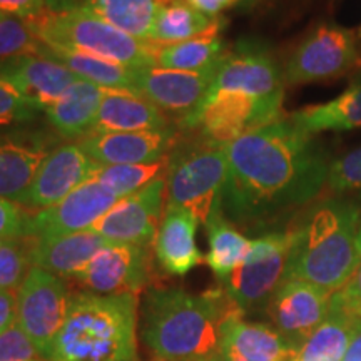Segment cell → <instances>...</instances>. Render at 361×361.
Here are the masks:
<instances>
[{
    "mask_svg": "<svg viewBox=\"0 0 361 361\" xmlns=\"http://www.w3.org/2000/svg\"><path fill=\"white\" fill-rule=\"evenodd\" d=\"M314 135L283 117L226 146L224 218L246 229H266L318 201L331 161Z\"/></svg>",
    "mask_w": 361,
    "mask_h": 361,
    "instance_id": "6da1fadb",
    "label": "cell"
},
{
    "mask_svg": "<svg viewBox=\"0 0 361 361\" xmlns=\"http://www.w3.org/2000/svg\"><path fill=\"white\" fill-rule=\"evenodd\" d=\"M238 310L223 286L200 295L151 286L142 301L141 340L152 361H213L224 324Z\"/></svg>",
    "mask_w": 361,
    "mask_h": 361,
    "instance_id": "7a4b0ae2",
    "label": "cell"
},
{
    "mask_svg": "<svg viewBox=\"0 0 361 361\" xmlns=\"http://www.w3.org/2000/svg\"><path fill=\"white\" fill-rule=\"evenodd\" d=\"M361 209L345 197L316 201L296 216L284 279H301L335 295L361 264Z\"/></svg>",
    "mask_w": 361,
    "mask_h": 361,
    "instance_id": "3957f363",
    "label": "cell"
},
{
    "mask_svg": "<svg viewBox=\"0 0 361 361\" xmlns=\"http://www.w3.org/2000/svg\"><path fill=\"white\" fill-rule=\"evenodd\" d=\"M139 295L71 296L49 361H139Z\"/></svg>",
    "mask_w": 361,
    "mask_h": 361,
    "instance_id": "277c9868",
    "label": "cell"
},
{
    "mask_svg": "<svg viewBox=\"0 0 361 361\" xmlns=\"http://www.w3.org/2000/svg\"><path fill=\"white\" fill-rule=\"evenodd\" d=\"M24 22L30 32L49 47L85 52L134 69L156 67L154 45L121 32L80 7L62 12L47 8Z\"/></svg>",
    "mask_w": 361,
    "mask_h": 361,
    "instance_id": "5b68a950",
    "label": "cell"
},
{
    "mask_svg": "<svg viewBox=\"0 0 361 361\" xmlns=\"http://www.w3.org/2000/svg\"><path fill=\"white\" fill-rule=\"evenodd\" d=\"M226 173V147L204 141L178 144L171 152L166 173V209L189 211L206 226L221 213Z\"/></svg>",
    "mask_w": 361,
    "mask_h": 361,
    "instance_id": "8992f818",
    "label": "cell"
},
{
    "mask_svg": "<svg viewBox=\"0 0 361 361\" xmlns=\"http://www.w3.org/2000/svg\"><path fill=\"white\" fill-rule=\"evenodd\" d=\"M291 241L290 228L252 239L245 261L223 283L226 293L245 314L264 311L284 281Z\"/></svg>",
    "mask_w": 361,
    "mask_h": 361,
    "instance_id": "52a82bcc",
    "label": "cell"
},
{
    "mask_svg": "<svg viewBox=\"0 0 361 361\" xmlns=\"http://www.w3.org/2000/svg\"><path fill=\"white\" fill-rule=\"evenodd\" d=\"M283 119V99H259L238 90H209L192 129L211 146L229 144Z\"/></svg>",
    "mask_w": 361,
    "mask_h": 361,
    "instance_id": "ba28073f",
    "label": "cell"
},
{
    "mask_svg": "<svg viewBox=\"0 0 361 361\" xmlns=\"http://www.w3.org/2000/svg\"><path fill=\"white\" fill-rule=\"evenodd\" d=\"M361 71V52L356 35L335 24L318 25L301 40L284 67L290 85L324 82Z\"/></svg>",
    "mask_w": 361,
    "mask_h": 361,
    "instance_id": "9c48e42d",
    "label": "cell"
},
{
    "mask_svg": "<svg viewBox=\"0 0 361 361\" xmlns=\"http://www.w3.org/2000/svg\"><path fill=\"white\" fill-rule=\"evenodd\" d=\"M226 56V54H224ZM223 59L204 71H174L142 67L135 71V96L154 104L179 129H192Z\"/></svg>",
    "mask_w": 361,
    "mask_h": 361,
    "instance_id": "30bf717a",
    "label": "cell"
},
{
    "mask_svg": "<svg viewBox=\"0 0 361 361\" xmlns=\"http://www.w3.org/2000/svg\"><path fill=\"white\" fill-rule=\"evenodd\" d=\"M71 296L64 279L37 266L17 291V324L47 360L66 323Z\"/></svg>",
    "mask_w": 361,
    "mask_h": 361,
    "instance_id": "8fae6325",
    "label": "cell"
},
{
    "mask_svg": "<svg viewBox=\"0 0 361 361\" xmlns=\"http://www.w3.org/2000/svg\"><path fill=\"white\" fill-rule=\"evenodd\" d=\"M154 245L109 243L90 259L74 281L96 295H139L154 286Z\"/></svg>",
    "mask_w": 361,
    "mask_h": 361,
    "instance_id": "7c38bea8",
    "label": "cell"
},
{
    "mask_svg": "<svg viewBox=\"0 0 361 361\" xmlns=\"http://www.w3.org/2000/svg\"><path fill=\"white\" fill-rule=\"evenodd\" d=\"M166 209V176L124 197L90 231L109 243L152 246Z\"/></svg>",
    "mask_w": 361,
    "mask_h": 361,
    "instance_id": "4fadbf2b",
    "label": "cell"
},
{
    "mask_svg": "<svg viewBox=\"0 0 361 361\" xmlns=\"http://www.w3.org/2000/svg\"><path fill=\"white\" fill-rule=\"evenodd\" d=\"M119 201L109 189L92 179L74 189L57 204L29 214L25 234L37 239H51L87 231Z\"/></svg>",
    "mask_w": 361,
    "mask_h": 361,
    "instance_id": "5bb4252c",
    "label": "cell"
},
{
    "mask_svg": "<svg viewBox=\"0 0 361 361\" xmlns=\"http://www.w3.org/2000/svg\"><path fill=\"white\" fill-rule=\"evenodd\" d=\"M331 296L301 279H284L274 291L264 313L269 323L300 350L303 341L324 322Z\"/></svg>",
    "mask_w": 361,
    "mask_h": 361,
    "instance_id": "9a60e30c",
    "label": "cell"
},
{
    "mask_svg": "<svg viewBox=\"0 0 361 361\" xmlns=\"http://www.w3.org/2000/svg\"><path fill=\"white\" fill-rule=\"evenodd\" d=\"M101 166L85 154L79 144H64L52 149L35 173L24 206L40 211L57 204L74 189L96 178Z\"/></svg>",
    "mask_w": 361,
    "mask_h": 361,
    "instance_id": "2e32d148",
    "label": "cell"
},
{
    "mask_svg": "<svg viewBox=\"0 0 361 361\" xmlns=\"http://www.w3.org/2000/svg\"><path fill=\"white\" fill-rule=\"evenodd\" d=\"M179 144L178 129L87 134L79 141L85 154L102 166L151 164L168 159Z\"/></svg>",
    "mask_w": 361,
    "mask_h": 361,
    "instance_id": "e0dca14e",
    "label": "cell"
},
{
    "mask_svg": "<svg viewBox=\"0 0 361 361\" xmlns=\"http://www.w3.org/2000/svg\"><path fill=\"white\" fill-rule=\"evenodd\" d=\"M211 90H238L259 99H283L284 78L264 49L241 44L228 51Z\"/></svg>",
    "mask_w": 361,
    "mask_h": 361,
    "instance_id": "ac0fdd59",
    "label": "cell"
},
{
    "mask_svg": "<svg viewBox=\"0 0 361 361\" xmlns=\"http://www.w3.org/2000/svg\"><path fill=\"white\" fill-rule=\"evenodd\" d=\"M238 310L224 324L219 356L229 361H293L298 348L273 324L246 322Z\"/></svg>",
    "mask_w": 361,
    "mask_h": 361,
    "instance_id": "d6986e66",
    "label": "cell"
},
{
    "mask_svg": "<svg viewBox=\"0 0 361 361\" xmlns=\"http://www.w3.org/2000/svg\"><path fill=\"white\" fill-rule=\"evenodd\" d=\"M0 79L12 84L40 111H47L78 80L61 62L45 56H19L0 61Z\"/></svg>",
    "mask_w": 361,
    "mask_h": 361,
    "instance_id": "ffe728a7",
    "label": "cell"
},
{
    "mask_svg": "<svg viewBox=\"0 0 361 361\" xmlns=\"http://www.w3.org/2000/svg\"><path fill=\"white\" fill-rule=\"evenodd\" d=\"M49 152L42 135L0 134V197L24 204L35 173Z\"/></svg>",
    "mask_w": 361,
    "mask_h": 361,
    "instance_id": "44dd1931",
    "label": "cell"
},
{
    "mask_svg": "<svg viewBox=\"0 0 361 361\" xmlns=\"http://www.w3.org/2000/svg\"><path fill=\"white\" fill-rule=\"evenodd\" d=\"M197 221L189 211L164 209L154 239V255L159 268L169 276H184L202 263L196 245Z\"/></svg>",
    "mask_w": 361,
    "mask_h": 361,
    "instance_id": "7402d4cb",
    "label": "cell"
},
{
    "mask_svg": "<svg viewBox=\"0 0 361 361\" xmlns=\"http://www.w3.org/2000/svg\"><path fill=\"white\" fill-rule=\"evenodd\" d=\"M171 119L154 104L123 90H106L92 133H137L171 129Z\"/></svg>",
    "mask_w": 361,
    "mask_h": 361,
    "instance_id": "603a6c76",
    "label": "cell"
},
{
    "mask_svg": "<svg viewBox=\"0 0 361 361\" xmlns=\"http://www.w3.org/2000/svg\"><path fill=\"white\" fill-rule=\"evenodd\" d=\"M106 245L109 241L90 229L51 239L34 238L32 263L62 279H74Z\"/></svg>",
    "mask_w": 361,
    "mask_h": 361,
    "instance_id": "cb8c5ba5",
    "label": "cell"
},
{
    "mask_svg": "<svg viewBox=\"0 0 361 361\" xmlns=\"http://www.w3.org/2000/svg\"><path fill=\"white\" fill-rule=\"evenodd\" d=\"M104 94L106 89L78 79L45 111L49 124L66 139L85 137L92 133Z\"/></svg>",
    "mask_w": 361,
    "mask_h": 361,
    "instance_id": "d4e9b609",
    "label": "cell"
},
{
    "mask_svg": "<svg viewBox=\"0 0 361 361\" xmlns=\"http://www.w3.org/2000/svg\"><path fill=\"white\" fill-rule=\"evenodd\" d=\"M361 333V314L329 303L324 322L303 341L293 361H341Z\"/></svg>",
    "mask_w": 361,
    "mask_h": 361,
    "instance_id": "484cf974",
    "label": "cell"
},
{
    "mask_svg": "<svg viewBox=\"0 0 361 361\" xmlns=\"http://www.w3.org/2000/svg\"><path fill=\"white\" fill-rule=\"evenodd\" d=\"M40 56L51 57L67 67L78 79L89 80L106 90H123L135 94V71L134 67L117 64L106 59L90 56V54L71 51L62 47H49L42 44Z\"/></svg>",
    "mask_w": 361,
    "mask_h": 361,
    "instance_id": "4316f807",
    "label": "cell"
},
{
    "mask_svg": "<svg viewBox=\"0 0 361 361\" xmlns=\"http://www.w3.org/2000/svg\"><path fill=\"white\" fill-rule=\"evenodd\" d=\"M223 25L224 20L221 17H207L189 6L186 0H164L157 12L149 44L162 47L184 42L221 30Z\"/></svg>",
    "mask_w": 361,
    "mask_h": 361,
    "instance_id": "83f0119b",
    "label": "cell"
},
{
    "mask_svg": "<svg viewBox=\"0 0 361 361\" xmlns=\"http://www.w3.org/2000/svg\"><path fill=\"white\" fill-rule=\"evenodd\" d=\"M290 117L311 134L361 129V74L333 101L303 107Z\"/></svg>",
    "mask_w": 361,
    "mask_h": 361,
    "instance_id": "f1b7e54d",
    "label": "cell"
},
{
    "mask_svg": "<svg viewBox=\"0 0 361 361\" xmlns=\"http://www.w3.org/2000/svg\"><path fill=\"white\" fill-rule=\"evenodd\" d=\"M162 2L164 0H84L79 7L121 32L149 42Z\"/></svg>",
    "mask_w": 361,
    "mask_h": 361,
    "instance_id": "f546056e",
    "label": "cell"
},
{
    "mask_svg": "<svg viewBox=\"0 0 361 361\" xmlns=\"http://www.w3.org/2000/svg\"><path fill=\"white\" fill-rule=\"evenodd\" d=\"M206 228L209 251L204 261L214 273L216 279L223 284L245 261L251 241L241 231H238L231 221L224 218L223 211L207 221Z\"/></svg>",
    "mask_w": 361,
    "mask_h": 361,
    "instance_id": "4dcf8cb0",
    "label": "cell"
},
{
    "mask_svg": "<svg viewBox=\"0 0 361 361\" xmlns=\"http://www.w3.org/2000/svg\"><path fill=\"white\" fill-rule=\"evenodd\" d=\"M219 32L221 30H216L184 42L156 47V67L174 71H204L216 66L228 52Z\"/></svg>",
    "mask_w": 361,
    "mask_h": 361,
    "instance_id": "1f68e13d",
    "label": "cell"
},
{
    "mask_svg": "<svg viewBox=\"0 0 361 361\" xmlns=\"http://www.w3.org/2000/svg\"><path fill=\"white\" fill-rule=\"evenodd\" d=\"M169 157L151 164H123V166H101L96 179L106 186L119 200L139 192L152 180L164 178L168 173Z\"/></svg>",
    "mask_w": 361,
    "mask_h": 361,
    "instance_id": "d6a6232c",
    "label": "cell"
},
{
    "mask_svg": "<svg viewBox=\"0 0 361 361\" xmlns=\"http://www.w3.org/2000/svg\"><path fill=\"white\" fill-rule=\"evenodd\" d=\"M32 236L0 239V290L19 291L20 284L32 269Z\"/></svg>",
    "mask_w": 361,
    "mask_h": 361,
    "instance_id": "836d02e7",
    "label": "cell"
},
{
    "mask_svg": "<svg viewBox=\"0 0 361 361\" xmlns=\"http://www.w3.org/2000/svg\"><path fill=\"white\" fill-rule=\"evenodd\" d=\"M42 42L24 20L0 17V61L19 56H40Z\"/></svg>",
    "mask_w": 361,
    "mask_h": 361,
    "instance_id": "e575fe53",
    "label": "cell"
},
{
    "mask_svg": "<svg viewBox=\"0 0 361 361\" xmlns=\"http://www.w3.org/2000/svg\"><path fill=\"white\" fill-rule=\"evenodd\" d=\"M331 194H343L361 189V147H356L340 159L331 161L326 180Z\"/></svg>",
    "mask_w": 361,
    "mask_h": 361,
    "instance_id": "d590c367",
    "label": "cell"
},
{
    "mask_svg": "<svg viewBox=\"0 0 361 361\" xmlns=\"http://www.w3.org/2000/svg\"><path fill=\"white\" fill-rule=\"evenodd\" d=\"M40 109L7 80L0 79V128L32 121Z\"/></svg>",
    "mask_w": 361,
    "mask_h": 361,
    "instance_id": "8d00e7d4",
    "label": "cell"
},
{
    "mask_svg": "<svg viewBox=\"0 0 361 361\" xmlns=\"http://www.w3.org/2000/svg\"><path fill=\"white\" fill-rule=\"evenodd\" d=\"M0 361H49L19 324L0 333Z\"/></svg>",
    "mask_w": 361,
    "mask_h": 361,
    "instance_id": "74e56055",
    "label": "cell"
},
{
    "mask_svg": "<svg viewBox=\"0 0 361 361\" xmlns=\"http://www.w3.org/2000/svg\"><path fill=\"white\" fill-rule=\"evenodd\" d=\"M29 214L17 202L0 197V239L25 236Z\"/></svg>",
    "mask_w": 361,
    "mask_h": 361,
    "instance_id": "f35d334b",
    "label": "cell"
},
{
    "mask_svg": "<svg viewBox=\"0 0 361 361\" xmlns=\"http://www.w3.org/2000/svg\"><path fill=\"white\" fill-rule=\"evenodd\" d=\"M47 11L45 0H0V16L27 20Z\"/></svg>",
    "mask_w": 361,
    "mask_h": 361,
    "instance_id": "ab89813d",
    "label": "cell"
},
{
    "mask_svg": "<svg viewBox=\"0 0 361 361\" xmlns=\"http://www.w3.org/2000/svg\"><path fill=\"white\" fill-rule=\"evenodd\" d=\"M17 323V293L0 290V333Z\"/></svg>",
    "mask_w": 361,
    "mask_h": 361,
    "instance_id": "60d3db41",
    "label": "cell"
},
{
    "mask_svg": "<svg viewBox=\"0 0 361 361\" xmlns=\"http://www.w3.org/2000/svg\"><path fill=\"white\" fill-rule=\"evenodd\" d=\"M189 6H192L196 11H200L207 17H218L226 8H231L243 0H186Z\"/></svg>",
    "mask_w": 361,
    "mask_h": 361,
    "instance_id": "b9f144b4",
    "label": "cell"
},
{
    "mask_svg": "<svg viewBox=\"0 0 361 361\" xmlns=\"http://www.w3.org/2000/svg\"><path fill=\"white\" fill-rule=\"evenodd\" d=\"M84 0H45L47 8L52 12H62V11H71V8L79 7Z\"/></svg>",
    "mask_w": 361,
    "mask_h": 361,
    "instance_id": "7bdbcfd3",
    "label": "cell"
},
{
    "mask_svg": "<svg viewBox=\"0 0 361 361\" xmlns=\"http://www.w3.org/2000/svg\"><path fill=\"white\" fill-rule=\"evenodd\" d=\"M341 361H361V333L351 341L348 351L343 356Z\"/></svg>",
    "mask_w": 361,
    "mask_h": 361,
    "instance_id": "ee69618b",
    "label": "cell"
},
{
    "mask_svg": "<svg viewBox=\"0 0 361 361\" xmlns=\"http://www.w3.org/2000/svg\"><path fill=\"white\" fill-rule=\"evenodd\" d=\"M361 200V197H360ZM358 246H360V255H361V223H360V236H358Z\"/></svg>",
    "mask_w": 361,
    "mask_h": 361,
    "instance_id": "f6af8a7d",
    "label": "cell"
},
{
    "mask_svg": "<svg viewBox=\"0 0 361 361\" xmlns=\"http://www.w3.org/2000/svg\"><path fill=\"white\" fill-rule=\"evenodd\" d=\"M213 361H229V360H224L223 356H216V358Z\"/></svg>",
    "mask_w": 361,
    "mask_h": 361,
    "instance_id": "bcb514c9",
    "label": "cell"
},
{
    "mask_svg": "<svg viewBox=\"0 0 361 361\" xmlns=\"http://www.w3.org/2000/svg\"><path fill=\"white\" fill-rule=\"evenodd\" d=\"M358 35L361 37V27H360V30H358Z\"/></svg>",
    "mask_w": 361,
    "mask_h": 361,
    "instance_id": "7dc6e473",
    "label": "cell"
},
{
    "mask_svg": "<svg viewBox=\"0 0 361 361\" xmlns=\"http://www.w3.org/2000/svg\"><path fill=\"white\" fill-rule=\"evenodd\" d=\"M0 17H2V16H0Z\"/></svg>",
    "mask_w": 361,
    "mask_h": 361,
    "instance_id": "c3c4849f",
    "label": "cell"
}]
</instances>
